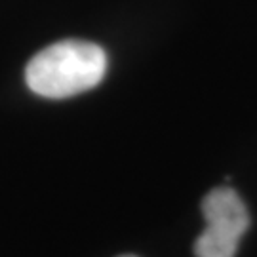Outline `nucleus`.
I'll return each mask as SVG.
<instances>
[{"instance_id":"f257e3e1","label":"nucleus","mask_w":257,"mask_h":257,"mask_svg":"<svg viewBox=\"0 0 257 257\" xmlns=\"http://www.w3.org/2000/svg\"><path fill=\"white\" fill-rule=\"evenodd\" d=\"M107 73V54L86 40H61L38 52L25 69L27 86L40 97L65 99L95 88Z\"/></svg>"},{"instance_id":"7ed1b4c3","label":"nucleus","mask_w":257,"mask_h":257,"mask_svg":"<svg viewBox=\"0 0 257 257\" xmlns=\"http://www.w3.org/2000/svg\"><path fill=\"white\" fill-rule=\"evenodd\" d=\"M120 257H136V255H120Z\"/></svg>"},{"instance_id":"f03ea898","label":"nucleus","mask_w":257,"mask_h":257,"mask_svg":"<svg viewBox=\"0 0 257 257\" xmlns=\"http://www.w3.org/2000/svg\"><path fill=\"white\" fill-rule=\"evenodd\" d=\"M206 229L194 242L196 257H234L249 227V211L230 187L211 189L202 200Z\"/></svg>"}]
</instances>
